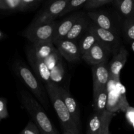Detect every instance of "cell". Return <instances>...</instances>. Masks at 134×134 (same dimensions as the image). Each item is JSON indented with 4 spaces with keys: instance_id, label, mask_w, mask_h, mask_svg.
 <instances>
[{
    "instance_id": "d4e9b609",
    "label": "cell",
    "mask_w": 134,
    "mask_h": 134,
    "mask_svg": "<svg viewBox=\"0 0 134 134\" xmlns=\"http://www.w3.org/2000/svg\"><path fill=\"white\" fill-rule=\"evenodd\" d=\"M88 0H69V2L67 4L65 9L63 10L62 13L60 14L58 17H61L62 16H64L65 14H68L70 12L73 11L74 10H76L78 8L81 7L82 5H85L86 1Z\"/></svg>"
},
{
    "instance_id": "d6986e66",
    "label": "cell",
    "mask_w": 134,
    "mask_h": 134,
    "mask_svg": "<svg viewBox=\"0 0 134 134\" xmlns=\"http://www.w3.org/2000/svg\"><path fill=\"white\" fill-rule=\"evenodd\" d=\"M107 98L108 90L107 86L98 90L95 93H93L94 111H99L105 109L107 107Z\"/></svg>"
},
{
    "instance_id": "8992f818",
    "label": "cell",
    "mask_w": 134,
    "mask_h": 134,
    "mask_svg": "<svg viewBox=\"0 0 134 134\" xmlns=\"http://www.w3.org/2000/svg\"><path fill=\"white\" fill-rule=\"evenodd\" d=\"M113 87H111L107 85L108 98L106 109L111 112L116 113L119 111L125 112L130 106L126 99L125 88L120 81L114 80H113Z\"/></svg>"
},
{
    "instance_id": "e575fe53",
    "label": "cell",
    "mask_w": 134,
    "mask_h": 134,
    "mask_svg": "<svg viewBox=\"0 0 134 134\" xmlns=\"http://www.w3.org/2000/svg\"><path fill=\"white\" fill-rule=\"evenodd\" d=\"M1 120V118H0V120Z\"/></svg>"
},
{
    "instance_id": "4316f807",
    "label": "cell",
    "mask_w": 134,
    "mask_h": 134,
    "mask_svg": "<svg viewBox=\"0 0 134 134\" xmlns=\"http://www.w3.org/2000/svg\"><path fill=\"white\" fill-rule=\"evenodd\" d=\"M114 0H88L85 4V7L86 9H96Z\"/></svg>"
},
{
    "instance_id": "277c9868",
    "label": "cell",
    "mask_w": 134,
    "mask_h": 134,
    "mask_svg": "<svg viewBox=\"0 0 134 134\" xmlns=\"http://www.w3.org/2000/svg\"><path fill=\"white\" fill-rule=\"evenodd\" d=\"M56 21L55 20L38 24H31L23 35L33 43L52 41Z\"/></svg>"
},
{
    "instance_id": "836d02e7",
    "label": "cell",
    "mask_w": 134,
    "mask_h": 134,
    "mask_svg": "<svg viewBox=\"0 0 134 134\" xmlns=\"http://www.w3.org/2000/svg\"><path fill=\"white\" fill-rule=\"evenodd\" d=\"M132 125H133V128H134V123H133V124H132Z\"/></svg>"
},
{
    "instance_id": "ffe728a7",
    "label": "cell",
    "mask_w": 134,
    "mask_h": 134,
    "mask_svg": "<svg viewBox=\"0 0 134 134\" xmlns=\"http://www.w3.org/2000/svg\"><path fill=\"white\" fill-rule=\"evenodd\" d=\"M96 41H98L96 36L92 32H90L88 30L81 35L79 42L77 43L80 52L81 54V56L92 47Z\"/></svg>"
},
{
    "instance_id": "1f68e13d",
    "label": "cell",
    "mask_w": 134,
    "mask_h": 134,
    "mask_svg": "<svg viewBox=\"0 0 134 134\" xmlns=\"http://www.w3.org/2000/svg\"><path fill=\"white\" fill-rule=\"evenodd\" d=\"M4 36H5V34H4L2 31H0V40H1V39L4 37Z\"/></svg>"
},
{
    "instance_id": "7a4b0ae2",
    "label": "cell",
    "mask_w": 134,
    "mask_h": 134,
    "mask_svg": "<svg viewBox=\"0 0 134 134\" xmlns=\"http://www.w3.org/2000/svg\"><path fill=\"white\" fill-rule=\"evenodd\" d=\"M20 100L22 105L29 113L34 122L37 125L41 133H58V131L52 125L43 107L31 94L26 90H21Z\"/></svg>"
},
{
    "instance_id": "603a6c76",
    "label": "cell",
    "mask_w": 134,
    "mask_h": 134,
    "mask_svg": "<svg viewBox=\"0 0 134 134\" xmlns=\"http://www.w3.org/2000/svg\"><path fill=\"white\" fill-rule=\"evenodd\" d=\"M50 71H51V81L60 85L64 79V75H65V68H64L63 60L60 61Z\"/></svg>"
},
{
    "instance_id": "9a60e30c",
    "label": "cell",
    "mask_w": 134,
    "mask_h": 134,
    "mask_svg": "<svg viewBox=\"0 0 134 134\" xmlns=\"http://www.w3.org/2000/svg\"><path fill=\"white\" fill-rule=\"evenodd\" d=\"M27 59L38 78L40 79L44 84L51 81V71L44 60L37 58L29 51H27Z\"/></svg>"
},
{
    "instance_id": "2e32d148",
    "label": "cell",
    "mask_w": 134,
    "mask_h": 134,
    "mask_svg": "<svg viewBox=\"0 0 134 134\" xmlns=\"http://www.w3.org/2000/svg\"><path fill=\"white\" fill-rule=\"evenodd\" d=\"M59 90H60L62 98L64 100L68 111L71 115L72 117H73L74 121L75 122L78 128L81 130V119H80V112L77 102L75 100L74 98L71 96L70 93L66 89L62 87L60 85H59Z\"/></svg>"
},
{
    "instance_id": "83f0119b",
    "label": "cell",
    "mask_w": 134,
    "mask_h": 134,
    "mask_svg": "<svg viewBox=\"0 0 134 134\" xmlns=\"http://www.w3.org/2000/svg\"><path fill=\"white\" fill-rule=\"evenodd\" d=\"M41 133L37 125L34 120H30L27 126L21 132V134H39Z\"/></svg>"
},
{
    "instance_id": "4fadbf2b",
    "label": "cell",
    "mask_w": 134,
    "mask_h": 134,
    "mask_svg": "<svg viewBox=\"0 0 134 134\" xmlns=\"http://www.w3.org/2000/svg\"><path fill=\"white\" fill-rule=\"evenodd\" d=\"M87 15L91 20L99 27L119 34V26L107 14L103 12H88Z\"/></svg>"
},
{
    "instance_id": "52a82bcc",
    "label": "cell",
    "mask_w": 134,
    "mask_h": 134,
    "mask_svg": "<svg viewBox=\"0 0 134 134\" xmlns=\"http://www.w3.org/2000/svg\"><path fill=\"white\" fill-rule=\"evenodd\" d=\"M87 30L92 32L96 36L98 40L109 49L113 56L117 54L121 46L119 34L99 27L94 22H90Z\"/></svg>"
},
{
    "instance_id": "5bb4252c",
    "label": "cell",
    "mask_w": 134,
    "mask_h": 134,
    "mask_svg": "<svg viewBox=\"0 0 134 134\" xmlns=\"http://www.w3.org/2000/svg\"><path fill=\"white\" fill-rule=\"evenodd\" d=\"M81 14H82L81 13H74L60 22H56L52 41L54 42L64 39L73 25Z\"/></svg>"
},
{
    "instance_id": "f1b7e54d",
    "label": "cell",
    "mask_w": 134,
    "mask_h": 134,
    "mask_svg": "<svg viewBox=\"0 0 134 134\" xmlns=\"http://www.w3.org/2000/svg\"><path fill=\"white\" fill-rule=\"evenodd\" d=\"M39 0H21V5L20 10L24 11L27 9H30L31 7L35 5Z\"/></svg>"
},
{
    "instance_id": "6da1fadb",
    "label": "cell",
    "mask_w": 134,
    "mask_h": 134,
    "mask_svg": "<svg viewBox=\"0 0 134 134\" xmlns=\"http://www.w3.org/2000/svg\"><path fill=\"white\" fill-rule=\"evenodd\" d=\"M47 94L60 120L62 129L64 134H79L78 128L71 115L68 111L59 90V85L50 81L44 84Z\"/></svg>"
},
{
    "instance_id": "f546056e",
    "label": "cell",
    "mask_w": 134,
    "mask_h": 134,
    "mask_svg": "<svg viewBox=\"0 0 134 134\" xmlns=\"http://www.w3.org/2000/svg\"><path fill=\"white\" fill-rule=\"evenodd\" d=\"M8 116V111L6 103L4 100L0 99V118L1 119H6Z\"/></svg>"
},
{
    "instance_id": "30bf717a",
    "label": "cell",
    "mask_w": 134,
    "mask_h": 134,
    "mask_svg": "<svg viewBox=\"0 0 134 134\" xmlns=\"http://www.w3.org/2000/svg\"><path fill=\"white\" fill-rule=\"evenodd\" d=\"M69 0H56L34 20L31 24L48 22L56 19L65 9Z\"/></svg>"
},
{
    "instance_id": "484cf974",
    "label": "cell",
    "mask_w": 134,
    "mask_h": 134,
    "mask_svg": "<svg viewBox=\"0 0 134 134\" xmlns=\"http://www.w3.org/2000/svg\"><path fill=\"white\" fill-rule=\"evenodd\" d=\"M62 60V56L60 54L59 51L56 50L54 52H52L51 55H49L44 60V62H45L46 64H47L49 70L51 71L54 67L56 66Z\"/></svg>"
},
{
    "instance_id": "e0dca14e",
    "label": "cell",
    "mask_w": 134,
    "mask_h": 134,
    "mask_svg": "<svg viewBox=\"0 0 134 134\" xmlns=\"http://www.w3.org/2000/svg\"><path fill=\"white\" fill-rule=\"evenodd\" d=\"M56 50L57 48L55 47L53 41H49L33 43L32 47L27 51L37 58L44 60Z\"/></svg>"
},
{
    "instance_id": "7402d4cb",
    "label": "cell",
    "mask_w": 134,
    "mask_h": 134,
    "mask_svg": "<svg viewBox=\"0 0 134 134\" xmlns=\"http://www.w3.org/2000/svg\"><path fill=\"white\" fill-rule=\"evenodd\" d=\"M121 29L124 38L127 42L131 43L134 41V16L126 18Z\"/></svg>"
},
{
    "instance_id": "ba28073f",
    "label": "cell",
    "mask_w": 134,
    "mask_h": 134,
    "mask_svg": "<svg viewBox=\"0 0 134 134\" xmlns=\"http://www.w3.org/2000/svg\"><path fill=\"white\" fill-rule=\"evenodd\" d=\"M111 54H112L109 49L98 40L86 53L82 55L81 59L88 64L93 65L102 63H107Z\"/></svg>"
},
{
    "instance_id": "cb8c5ba5",
    "label": "cell",
    "mask_w": 134,
    "mask_h": 134,
    "mask_svg": "<svg viewBox=\"0 0 134 134\" xmlns=\"http://www.w3.org/2000/svg\"><path fill=\"white\" fill-rule=\"evenodd\" d=\"M21 0H0V9L20 10Z\"/></svg>"
},
{
    "instance_id": "d6a6232c",
    "label": "cell",
    "mask_w": 134,
    "mask_h": 134,
    "mask_svg": "<svg viewBox=\"0 0 134 134\" xmlns=\"http://www.w3.org/2000/svg\"><path fill=\"white\" fill-rule=\"evenodd\" d=\"M131 48H132V51H133L134 52V41L131 43Z\"/></svg>"
},
{
    "instance_id": "44dd1931",
    "label": "cell",
    "mask_w": 134,
    "mask_h": 134,
    "mask_svg": "<svg viewBox=\"0 0 134 134\" xmlns=\"http://www.w3.org/2000/svg\"><path fill=\"white\" fill-rule=\"evenodd\" d=\"M120 14L124 18L134 16V0H114Z\"/></svg>"
},
{
    "instance_id": "3957f363",
    "label": "cell",
    "mask_w": 134,
    "mask_h": 134,
    "mask_svg": "<svg viewBox=\"0 0 134 134\" xmlns=\"http://www.w3.org/2000/svg\"><path fill=\"white\" fill-rule=\"evenodd\" d=\"M14 70L24 83L30 89L35 98L42 104V105L48 109L49 107V101L47 97V92L38 81L36 77L31 71L28 67L21 62L18 61L14 64Z\"/></svg>"
},
{
    "instance_id": "5b68a950",
    "label": "cell",
    "mask_w": 134,
    "mask_h": 134,
    "mask_svg": "<svg viewBox=\"0 0 134 134\" xmlns=\"http://www.w3.org/2000/svg\"><path fill=\"white\" fill-rule=\"evenodd\" d=\"M116 113L111 112L107 109L102 111H94L89 119L86 126V133L109 134V126Z\"/></svg>"
},
{
    "instance_id": "8fae6325",
    "label": "cell",
    "mask_w": 134,
    "mask_h": 134,
    "mask_svg": "<svg viewBox=\"0 0 134 134\" xmlns=\"http://www.w3.org/2000/svg\"><path fill=\"white\" fill-rule=\"evenodd\" d=\"M93 77V93L107 86L110 79L109 66L107 63L96 64L92 68Z\"/></svg>"
},
{
    "instance_id": "7c38bea8",
    "label": "cell",
    "mask_w": 134,
    "mask_h": 134,
    "mask_svg": "<svg viewBox=\"0 0 134 134\" xmlns=\"http://www.w3.org/2000/svg\"><path fill=\"white\" fill-rule=\"evenodd\" d=\"M128 52L124 46H120L117 54L114 55L109 66L110 79L116 81H120V71L124 68L128 58Z\"/></svg>"
},
{
    "instance_id": "ac0fdd59",
    "label": "cell",
    "mask_w": 134,
    "mask_h": 134,
    "mask_svg": "<svg viewBox=\"0 0 134 134\" xmlns=\"http://www.w3.org/2000/svg\"><path fill=\"white\" fill-rule=\"evenodd\" d=\"M90 24L88 19L83 14H81L79 18L76 20L74 24L71 27V30L67 34L64 39L69 40L77 41V39L81 37V35L87 31V28Z\"/></svg>"
},
{
    "instance_id": "4dcf8cb0",
    "label": "cell",
    "mask_w": 134,
    "mask_h": 134,
    "mask_svg": "<svg viewBox=\"0 0 134 134\" xmlns=\"http://www.w3.org/2000/svg\"><path fill=\"white\" fill-rule=\"evenodd\" d=\"M125 112L126 113V119L131 124H133L134 123V108L129 106Z\"/></svg>"
},
{
    "instance_id": "9c48e42d",
    "label": "cell",
    "mask_w": 134,
    "mask_h": 134,
    "mask_svg": "<svg viewBox=\"0 0 134 134\" xmlns=\"http://www.w3.org/2000/svg\"><path fill=\"white\" fill-rule=\"evenodd\" d=\"M63 58L69 62H76L81 59V54L77 42L63 39L53 42Z\"/></svg>"
}]
</instances>
